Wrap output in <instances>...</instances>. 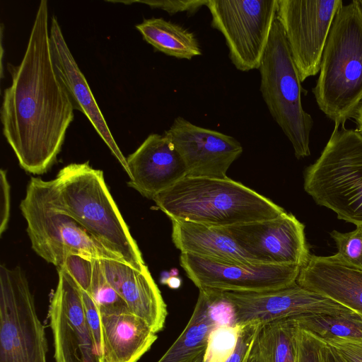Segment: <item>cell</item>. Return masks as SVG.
Instances as JSON below:
<instances>
[{"instance_id":"1","label":"cell","mask_w":362,"mask_h":362,"mask_svg":"<svg viewBox=\"0 0 362 362\" xmlns=\"http://www.w3.org/2000/svg\"><path fill=\"white\" fill-rule=\"evenodd\" d=\"M48 6L40 2L21 62L8 64L11 84L4 91L0 110L3 134L21 167L45 173L57 161L74 107L53 65Z\"/></svg>"},{"instance_id":"2","label":"cell","mask_w":362,"mask_h":362,"mask_svg":"<svg viewBox=\"0 0 362 362\" xmlns=\"http://www.w3.org/2000/svg\"><path fill=\"white\" fill-rule=\"evenodd\" d=\"M55 203L100 245L133 268L147 267L105 182L88 162L64 166L51 180Z\"/></svg>"},{"instance_id":"3","label":"cell","mask_w":362,"mask_h":362,"mask_svg":"<svg viewBox=\"0 0 362 362\" xmlns=\"http://www.w3.org/2000/svg\"><path fill=\"white\" fill-rule=\"evenodd\" d=\"M153 201L171 221L219 228L271 219L285 211L271 199L229 177H185Z\"/></svg>"},{"instance_id":"4","label":"cell","mask_w":362,"mask_h":362,"mask_svg":"<svg viewBox=\"0 0 362 362\" xmlns=\"http://www.w3.org/2000/svg\"><path fill=\"white\" fill-rule=\"evenodd\" d=\"M320 110L334 124L354 118L362 103V6L359 0L337 11L312 90Z\"/></svg>"},{"instance_id":"5","label":"cell","mask_w":362,"mask_h":362,"mask_svg":"<svg viewBox=\"0 0 362 362\" xmlns=\"http://www.w3.org/2000/svg\"><path fill=\"white\" fill-rule=\"evenodd\" d=\"M303 187L339 219L362 226V134L334 124L320 156L305 170Z\"/></svg>"},{"instance_id":"6","label":"cell","mask_w":362,"mask_h":362,"mask_svg":"<svg viewBox=\"0 0 362 362\" xmlns=\"http://www.w3.org/2000/svg\"><path fill=\"white\" fill-rule=\"evenodd\" d=\"M20 208L27 223V233L33 250L57 269L71 254L124 262L58 207L51 180L31 177Z\"/></svg>"},{"instance_id":"7","label":"cell","mask_w":362,"mask_h":362,"mask_svg":"<svg viewBox=\"0 0 362 362\" xmlns=\"http://www.w3.org/2000/svg\"><path fill=\"white\" fill-rule=\"evenodd\" d=\"M260 91L267 108L291 143L298 159L310 156V136L313 120L303 107L298 71L277 18L259 68Z\"/></svg>"},{"instance_id":"8","label":"cell","mask_w":362,"mask_h":362,"mask_svg":"<svg viewBox=\"0 0 362 362\" xmlns=\"http://www.w3.org/2000/svg\"><path fill=\"white\" fill-rule=\"evenodd\" d=\"M45 326L24 272L0 267V362H47Z\"/></svg>"},{"instance_id":"9","label":"cell","mask_w":362,"mask_h":362,"mask_svg":"<svg viewBox=\"0 0 362 362\" xmlns=\"http://www.w3.org/2000/svg\"><path fill=\"white\" fill-rule=\"evenodd\" d=\"M211 25L223 35L228 57L241 71L259 68L273 23L277 0H208Z\"/></svg>"},{"instance_id":"10","label":"cell","mask_w":362,"mask_h":362,"mask_svg":"<svg viewBox=\"0 0 362 362\" xmlns=\"http://www.w3.org/2000/svg\"><path fill=\"white\" fill-rule=\"evenodd\" d=\"M284 29L301 82L320 69L323 51L341 0H277Z\"/></svg>"},{"instance_id":"11","label":"cell","mask_w":362,"mask_h":362,"mask_svg":"<svg viewBox=\"0 0 362 362\" xmlns=\"http://www.w3.org/2000/svg\"><path fill=\"white\" fill-rule=\"evenodd\" d=\"M180 264L199 289L264 292L296 283L300 267L258 262H224L181 253Z\"/></svg>"},{"instance_id":"12","label":"cell","mask_w":362,"mask_h":362,"mask_svg":"<svg viewBox=\"0 0 362 362\" xmlns=\"http://www.w3.org/2000/svg\"><path fill=\"white\" fill-rule=\"evenodd\" d=\"M49 301L48 316L56 362H103L88 324L80 287L63 269Z\"/></svg>"},{"instance_id":"13","label":"cell","mask_w":362,"mask_h":362,"mask_svg":"<svg viewBox=\"0 0 362 362\" xmlns=\"http://www.w3.org/2000/svg\"><path fill=\"white\" fill-rule=\"evenodd\" d=\"M234 313V325L269 322L310 314L352 313L341 304L308 290L297 283L288 287L264 292L223 291Z\"/></svg>"},{"instance_id":"14","label":"cell","mask_w":362,"mask_h":362,"mask_svg":"<svg viewBox=\"0 0 362 362\" xmlns=\"http://www.w3.org/2000/svg\"><path fill=\"white\" fill-rule=\"evenodd\" d=\"M221 228L262 263L302 268L310 257L305 226L286 211L274 218Z\"/></svg>"},{"instance_id":"15","label":"cell","mask_w":362,"mask_h":362,"mask_svg":"<svg viewBox=\"0 0 362 362\" xmlns=\"http://www.w3.org/2000/svg\"><path fill=\"white\" fill-rule=\"evenodd\" d=\"M164 133L182 159L187 177L226 178L230 166L243 153L242 145L233 136L180 116Z\"/></svg>"},{"instance_id":"16","label":"cell","mask_w":362,"mask_h":362,"mask_svg":"<svg viewBox=\"0 0 362 362\" xmlns=\"http://www.w3.org/2000/svg\"><path fill=\"white\" fill-rule=\"evenodd\" d=\"M127 163L128 185L152 200L187 177L183 160L165 133L148 135L138 148L128 156Z\"/></svg>"},{"instance_id":"17","label":"cell","mask_w":362,"mask_h":362,"mask_svg":"<svg viewBox=\"0 0 362 362\" xmlns=\"http://www.w3.org/2000/svg\"><path fill=\"white\" fill-rule=\"evenodd\" d=\"M49 42L54 70L74 109L81 111L86 116L129 175L127 158L123 156L115 142L86 79L69 50L56 16H52L51 20Z\"/></svg>"},{"instance_id":"18","label":"cell","mask_w":362,"mask_h":362,"mask_svg":"<svg viewBox=\"0 0 362 362\" xmlns=\"http://www.w3.org/2000/svg\"><path fill=\"white\" fill-rule=\"evenodd\" d=\"M193 313L175 342L157 362H192L204 353L211 332L221 325H234V313L223 291L199 289Z\"/></svg>"},{"instance_id":"19","label":"cell","mask_w":362,"mask_h":362,"mask_svg":"<svg viewBox=\"0 0 362 362\" xmlns=\"http://www.w3.org/2000/svg\"><path fill=\"white\" fill-rule=\"evenodd\" d=\"M104 275L129 310L145 320L153 331L163 329L168 315L167 305L148 267L139 271L115 259H100Z\"/></svg>"},{"instance_id":"20","label":"cell","mask_w":362,"mask_h":362,"mask_svg":"<svg viewBox=\"0 0 362 362\" xmlns=\"http://www.w3.org/2000/svg\"><path fill=\"white\" fill-rule=\"evenodd\" d=\"M296 283L362 316V270L349 267L332 255H310Z\"/></svg>"},{"instance_id":"21","label":"cell","mask_w":362,"mask_h":362,"mask_svg":"<svg viewBox=\"0 0 362 362\" xmlns=\"http://www.w3.org/2000/svg\"><path fill=\"white\" fill-rule=\"evenodd\" d=\"M100 313L103 362H137L158 338L145 320L129 310Z\"/></svg>"},{"instance_id":"22","label":"cell","mask_w":362,"mask_h":362,"mask_svg":"<svg viewBox=\"0 0 362 362\" xmlns=\"http://www.w3.org/2000/svg\"><path fill=\"white\" fill-rule=\"evenodd\" d=\"M171 222L172 240L181 253L224 262L262 263L221 228L187 221Z\"/></svg>"},{"instance_id":"23","label":"cell","mask_w":362,"mask_h":362,"mask_svg":"<svg viewBox=\"0 0 362 362\" xmlns=\"http://www.w3.org/2000/svg\"><path fill=\"white\" fill-rule=\"evenodd\" d=\"M143 38L153 48L177 59H191L202 54L193 33L161 18L144 19L136 25Z\"/></svg>"},{"instance_id":"24","label":"cell","mask_w":362,"mask_h":362,"mask_svg":"<svg viewBox=\"0 0 362 362\" xmlns=\"http://www.w3.org/2000/svg\"><path fill=\"white\" fill-rule=\"evenodd\" d=\"M295 330L293 317L263 325L252 353L259 362H296Z\"/></svg>"},{"instance_id":"25","label":"cell","mask_w":362,"mask_h":362,"mask_svg":"<svg viewBox=\"0 0 362 362\" xmlns=\"http://www.w3.org/2000/svg\"><path fill=\"white\" fill-rule=\"evenodd\" d=\"M296 325L325 341H362V316L343 314H310L293 317Z\"/></svg>"},{"instance_id":"26","label":"cell","mask_w":362,"mask_h":362,"mask_svg":"<svg viewBox=\"0 0 362 362\" xmlns=\"http://www.w3.org/2000/svg\"><path fill=\"white\" fill-rule=\"evenodd\" d=\"M93 275L88 293L96 303L100 312L129 310L124 300L107 281L102 269L100 259H93Z\"/></svg>"},{"instance_id":"27","label":"cell","mask_w":362,"mask_h":362,"mask_svg":"<svg viewBox=\"0 0 362 362\" xmlns=\"http://www.w3.org/2000/svg\"><path fill=\"white\" fill-rule=\"evenodd\" d=\"M240 325H221L211 332L203 362H226L233 353Z\"/></svg>"},{"instance_id":"28","label":"cell","mask_w":362,"mask_h":362,"mask_svg":"<svg viewBox=\"0 0 362 362\" xmlns=\"http://www.w3.org/2000/svg\"><path fill=\"white\" fill-rule=\"evenodd\" d=\"M337 249L333 257L344 265L362 270V226H356L353 231L330 233Z\"/></svg>"},{"instance_id":"29","label":"cell","mask_w":362,"mask_h":362,"mask_svg":"<svg viewBox=\"0 0 362 362\" xmlns=\"http://www.w3.org/2000/svg\"><path fill=\"white\" fill-rule=\"evenodd\" d=\"M295 325L296 362H328L329 346L327 342L313 333L299 327L296 322Z\"/></svg>"},{"instance_id":"30","label":"cell","mask_w":362,"mask_h":362,"mask_svg":"<svg viewBox=\"0 0 362 362\" xmlns=\"http://www.w3.org/2000/svg\"><path fill=\"white\" fill-rule=\"evenodd\" d=\"M93 259L83 255L71 254L66 257L61 268L70 275L81 289L88 292L93 275Z\"/></svg>"},{"instance_id":"31","label":"cell","mask_w":362,"mask_h":362,"mask_svg":"<svg viewBox=\"0 0 362 362\" xmlns=\"http://www.w3.org/2000/svg\"><path fill=\"white\" fill-rule=\"evenodd\" d=\"M123 4L141 3L153 8H160L170 15L178 12H187L188 15L194 14L201 7L206 6L208 0H135V1H108Z\"/></svg>"},{"instance_id":"32","label":"cell","mask_w":362,"mask_h":362,"mask_svg":"<svg viewBox=\"0 0 362 362\" xmlns=\"http://www.w3.org/2000/svg\"><path fill=\"white\" fill-rule=\"evenodd\" d=\"M262 327L259 324L240 325L236 347L226 362H247Z\"/></svg>"},{"instance_id":"33","label":"cell","mask_w":362,"mask_h":362,"mask_svg":"<svg viewBox=\"0 0 362 362\" xmlns=\"http://www.w3.org/2000/svg\"><path fill=\"white\" fill-rule=\"evenodd\" d=\"M88 324L96 345L103 355L101 319L99 308L88 292L81 289Z\"/></svg>"},{"instance_id":"34","label":"cell","mask_w":362,"mask_h":362,"mask_svg":"<svg viewBox=\"0 0 362 362\" xmlns=\"http://www.w3.org/2000/svg\"><path fill=\"white\" fill-rule=\"evenodd\" d=\"M326 342L344 362H362V341L332 340Z\"/></svg>"},{"instance_id":"35","label":"cell","mask_w":362,"mask_h":362,"mask_svg":"<svg viewBox=\"0 0 362 362\" xmlns=\"http://www.w3.org/2000/svg\"><path fill=\"white\" fill-rule=\"evenodd\" d=\"M11 212V186L6 172L0 170V234L6 230Z\"/></svg>"},{"instance_id":"36","label":"cell","mask_w":362,"mask_h":362,"mask_svg":"<svg viewBox=\"0 0 362 362\" xmlns=\"http://www.w3.org/2000/svg\"><path fill=\"white\" fill-rule=\"evenodd\" d=\"M328 362H344L339 355L328 345Z\"/></svg>"},{"instance_id":"37","label":"cell","mask_w":362,"mask_h":362,"mask_svg":"<svg viewBox=\"0 0 362 362\" xmlns=\"http://www.w3.org/2000/svg\"><path fill=\"white\" fill-rule=\"evenodd\" d=\"M354 119L357 123L358 131L362 134V103L356 112Z\"/></svg>"},{"instance_id":"38","label":"cell","mask_w":362,"mask_h":362,"mask_svg":"<svg viewBox=\"0 0 362 362\" xmlns=\"http://www.w3.org/2000/svg\"><path fill=\"white\" fill-rule=\"evenodd\" d=\"M167 284L171 288H177L180 286V280L175 276H173L167 280Z\"/></svg>"},{"instance_id":"39","label":"cell","mask_w":362,"mask_h":362,"mask_svg":"<svg viewBox=\"0 0 362 362\" xmlns=\"http://www.w3.org/2000/svg\"><path fill=\"white\" fill-rule=\"evenodd\" d=\"M247 362H259L257 358L255 356V354H253L252 352L250 354V358L247 361Z\"/></svg>"},{"instance_id":"40","label":"cell","mask_w":362,"mask_h":362,"mask_svg":"<svg viewBox=\"0 0 362 362\" xmlns=\"http://www.w3.org/2000/svg\"><path fill=\"white\" fill-rule=\"evenodd\" d=\"M204 354H202L201 355H199V356H197L193 361L192 362H203V359H204Z\"/></svg>"},{"instance_id":"41","label":"cell","mask_w":362,"mask_h":362,"mask_svg":"<svg viewBox=\"0 0 362 362\" xmlns=\"http://www.w3.org/2000/svg\"><path fill=\"white\" fill-rule=\"evenodd\" d=\"M359 2H360V4L362 6V0H359Z\"/></svg>"}]
</instances>
